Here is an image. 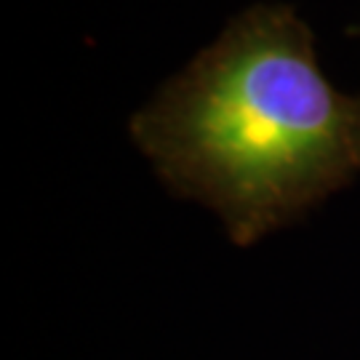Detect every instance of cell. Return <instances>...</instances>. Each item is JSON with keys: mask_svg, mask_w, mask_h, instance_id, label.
<instances>
[{"mask_svg": "<svg viewBox=\"0 0 360 360\" xmlns=\"http://www.w3.org/2000/svg\"><path fill=\"white\" fill-rule=\"evenodd\" d=\"M131 136L179 198L254 245L360 174V94L323 75L291 6L238 13L131 117Z\"/></svg>", "mask_w": 360, "mask_h": 360, "instance_id": "obj_1", "label": "cell"}, {"mask_svg": "<svg viewBox=\"0 0 360 360\" xmlns=\"http://www.w3.org/2000/svg\"><path fill=\"white\" fill-rule=\"evenodd\" d=\"M349 32H352V35H360V27H352V30H349Z\"/></svg>", "mask_w": 360, "mask_h": 360, "instance_id": "obj_2", "label": "cell"}]
</instances>
